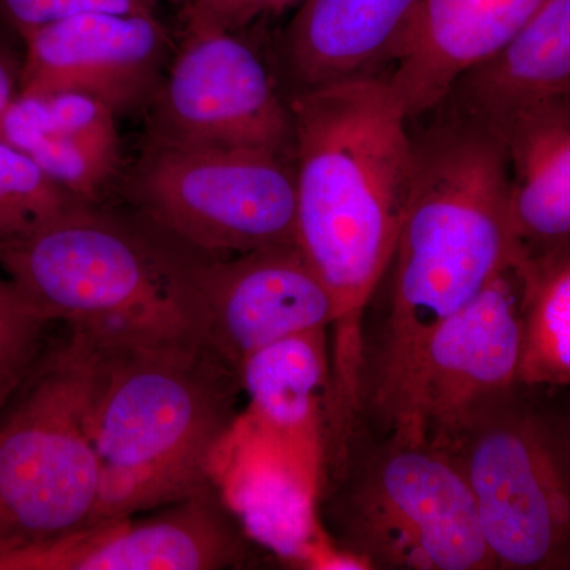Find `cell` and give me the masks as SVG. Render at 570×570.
Listing matches in <instances>:
<instances>
[{
    "instance_id": "cell-1",
    "label": "cell",
    "mask_w": 570,
    "mask_h": 570,
    "mask_svg": "<svg viewBox=\"0 0 570 570\" xmlns=\"http://www.w3.org/2000/svg\"><path fill=\"white\" fill-rule=\"evenodd\" d=\"M296 245L333 299L325 414L354 428L366 307L387 275L414 181V138L387 77L292 92Z\"/></svg>"
},
{
    "instance_id": "cell-2",
    "label": "cell",
    "mask_w": 570,
    "mask_h": 570,
    "mask_svg": "<svg viewBox=\"0 0 570 570\" xmlns=\"http://www.w3.org/2000/svg\"><path fill=\"white\" fill-rule=\"evenodd\" d=\"M428 115L433 121L412 134L414 181L366 387L384 417L401 406L431 333L517 261L501 137L448 100Z\"/></svg>"
},
{
    "instance_id": "cell-3",
    "label": "cell",
    "mask_w": 570,
    "mask_h": 570,
    "mask_svg": "<svg viewBox=\"0 0 570 570\" xmlns=\"http://www.w3.org/2000/svg\"><path fill=\"white\" fill-rule=\"evenodd\" d=\"M73 333L88 354V428L100 466L94 523L212 490L214 452L242 389L235 367L195 341Z\"/></svg>"
},
{
    "instance_id": "cell-4",
    "label": "cell",
    "mask_w": 570,
    "mask_h": 570,
    "mask_svg": "<svg viewBox=\"0 0 570 570\" xmlns=\"http://www.w3.org/2000/svg\"><path fill=\"white\" fill-rule=\"evenodd\" d=\"M193 250L80 204L0 243V268L51 324L97 337L206 343Z\"/></svg>"
},
{
    "instance_id": "cell-5",
    "label": "cell",
    "mask_w": 570,
    "mask_h": 570,
    "mask_svg": "<svg viewBox=\"0 0 570 570\" xmlns=\"http://www.w3.org/2000/svg\"><path fill=\"white\" fill-rule=\"evenodd\" d=\"M340 472L330 517L365 569H494L468 480L445 450L390 434Z\"/></svg>"
},
{
    "instance_id": "cell-6",
    "label": "cell",
    "mask_w": 570,
    "mask_h": 570,
    "mask_svg": "<svg viewBox=\"0 0 570 570\" xmlns=\"http://www.w3.org/2000/svg\"><path fill=\"white\" fill-rule=\"evenodd\" d=\"M89 365L77 333L51 351L0 415V543L94 523L100 466L88 428Z\"/></svg>"
},
{
    "instance_id": "cell-7",
    "label": "cell",
    "mask_w": 570,
    "mask_h": 570,
    "mask_svg": "<svg viewBox=\"0 0 570 570\" xmlns=\"http://www.w3.org/2000/svg\"><path fill=\"white\" fill-rule=\"evenodd\" d=\"M445 452L468 480L494 569L570 570V455L553 412L519 385Z\"/></svg>"
},
{
    "instance_id": "cell-8",
    "label": "cell",
    "mask_w": 570,
    "mask_h": 570,
    "mask_svg": "<svg viewBox=\"0 0 570 570\" xmlns=\"http://www.w3.org/2000/svg\"><path fill=\"white\" fill-rule=\"evenodd\" d=\"M142 223L219 258L296 245L294 157L149 138L130 184Z\"/></svg>"
},
{
    "instance_id": "cell-9",
    "label": "cell",
    "mask_w": 570,
    "mask_h": 570,
    "mask_svg": "<svg viewBox=\"0 0 570 570\" xmlns=\"http://www.w3.org/2000/svg\"><path fill=\"white\" fill-rule=\"evenodd\" d=\"M521 348L515 262L428 337L389 433L448 449L483 409L519 387Z\"/></svg>"
},
{
    "instance_id": "cell-10",
    "label": "cell",
    "mask_w": 570,
    "mask_h": 570,
    "mask_svg": "<svg viewBox=\"0 0 570 570\" xmlns=\"http://www.w3.org/2000/svg\"><path fill=\"white\" fill-rule=\"evenodd\" d=\"M151 104L149 138L294 156L291 104L236 32H186Z\"/></svg>"
},
{
    "instance_id": "cell-11",
    "label": "cell",
    "mask_w": 570,
    "mask_h": 570,
    "mask_svg": "<svg viewBox=\"0 0 570 570\" xmlns=\"http://www.w3.org/2000/svg\"><path fill=\"white\" fill-rule=\"evenodd\" d=\"M243 558L239 532L213 490L61 538L0 543V570H217Z\"/></svg>"
},
{
    "instance_id": "cell-12",
    "label": "cell",
    "mask_w": 570,
    "mask_h": 570,
    "mask_svg": "<svg viewBox=\"0 0 570 570\" xmlns=\"http://www.w3.org/2000/svg\"><path fill=\"white\" fill-rule=\"evenodd\" d=\"M193 272L206 343L236 373L257 348L332 325V295L298 245L219 258L195 254Z\"/></svg>"
},
{
    "instance_id": "cell-13",
    "label": "cell",
    "mask_w": 570,
    "mask_h": 570,
    "mask_svg": "<svg viewBox=\"0 0 570 570\" xmlns=\"http://www.w3.org/2000/svg\"><path fill=\"white\" fill-rule=\"evenodd\" d=\"M20 94H88L118 112L151 102L170 39L156 13H82L21 37Z\"/></svg>"
},
{
    "instance_id": "cell-14",
    "label": "cell",
    "mask_w": 570,
    "mask_h": 570,
    "mask_svg": "<svg viewBox=\"0 0 570 570\" xmlns=\"http://www.w3.org/2000/svg\"><path fill=\"white\" fill-rule=\"evenodd\" d=\"M546 0H420L387 80L409 121L448 99L466 71L487 61Z\"/></svg>"
},
{
    "instance_id": "cell-15",
    "label": "cell",
    "mask_w": 570,
    "mask_h": 570,
    "mask_svg": "<svg viewBox=\"0 0 570 570\" xmlns=\"http://www.w3.org/2000/svg\"><path fill=\"white\" fill-rule=\"evenodd\" d=\"M420 0H303L283 39L294 92L387 77Z\"/></svg>"
},
{
    "instance_id": "cell-16",
    "label": "cell",
    "mask_w": 570,
    "mask_h": 570,
    "mask_svg": "<svg viewBox=\"0 0 570 570\" xmlns=\"http://www.w3.org/2000/svg\"><path fill=\"white\" fill-rule=\"evenodd\" d=\"M493 129L508 156L517 261L570 243V96L523 108Z\"/></svg>"
},
{
    "instance_id": "cell-17",
    "label": "cell",
    "mask_w": 570,
    "mask_h": 570,
    "mask_svg": "<svg viewBox=\"0 0 570 570\" xmlns=\"http://www.w3.org/2000/svg\"><path fill=\"white\" fill-rule=\"evenodd\" d=\"M570 96V0H546L515 36L453 85L448 102L491 127Z\"/></svg>"
},
{
    "instance_id": "cell-18",
    "label": "cell",
    "mask_w": 570,
    "mask_h": 570,
    "mask_svg": "<svg viewBox=\"0 0 570 570\" xmlns=\"http://www.w3.org/2000/svg\"><path fill=\"white\" fill-rule=\"evenodd\" d=\"M242 389L255 411L277 430L295 431L316 417L328 396V330L281 337L257 348L238 367Z\"/></svg>"
},
{
    "instance_id": "cell-19",
    "label": "cell",
    "mask_w": 570,
    "mask_h": 570,
    "mask_svg": "<svg viewBox=\"0 0 570 570\" xmlns=\"http://www.w3.org/2000/svg\"><path fill=\"white\" fill-rule=\"evenodd\" d=\"M517 265L523 318L519 385L570 390V243Z\"/></svg>"
},
{
    "instance_id": "cell-20",
    "label": "cell",
    "mask_w": 570,
    "mask_h": 570,
    "mask_svg": "<svg viewBox=\"0 0 570 570\" xmlns=\"http://www.w3.org/2000/svg\"><path fill=\"white\" fill-rule=\"evenodd\" d=\"M0 137L18 148L48 137L115 138L116 112L88 94H20L0 115Z\"/></svg>"
},
{
    "instance_id": "cell-21",
    "label": "cell",
    "mask_w": 570,
    "mask_h": 570,
    "mask_svg": "<svg viewBox=\"0 0 570 570\" xmlns=\"http://www.w3.org/2000/svg\"><path fill=\"white\" fill-rule=\"evenodd\" d=\"M50 325L13 281L0 276V379L26 381L47 348Z\"/></svg>"
},
{
    "instance_id": "cell-22",
    "label": "cell",
    "mask_w": 570,
    "mask_h": 570,
    "mask_svg": "<svg viewBox=\"0 0 570 570\" xmlns=\"http://www.w3.org/2000/svg\"><path fill=\"white\" fill-rule=\"evenodd\" d=\"M0 195L18 206L37 225L48 223L80 204H88L62 189L40 165L0 137Z\"/></svg>"
},
{
    "instance_id": "cell-23",
    "label": "cell",
    "mask_w": 570,
    "mask_h": 570,
    "mask_svg": "<svg viewBox=\"0 0 570 570\" xmlns=\"http://www.w3.org/2000/svg\"><path fill=\"white\" fill-rule=\"evenodd\" d=\"M157 0H0V21L18 37L82 13H156Z\"/></svg>"
},
{
    "instance_id": "cell-24",
    "label": "cell",
    "mask_w": 570,
    "mask_h": 570,
    "mask_svg": "<svg viewBox=\"0 0 570 570\" xmlns=\"http://www.w3.org/2000/svg\"><path fill=\"white\" fill-rule=\"evenodd\" d=\"M255 0H186V32H238L254 21Z\"/></svg>"
},
{
    "instance_id": "cell-25",
    "label": "cell",
    "mask_w": 570,
    "mask_h": 570,
    "mask_svg": "<svg viewBox=\"0 0 570 570\" xmlns=\"http://www.w3.org/2000/svg\"><path fill=\"white\" fill-rule=\"evenodd\" d=\"M36 227L39 225L32 217L0 195V243L28 235Z\"/></svg>"
},
{
    "instance_id": "cell-26",
    "label": "cell",
    "mask_w": 570,
    "mask_h": 570,
    "mask_svg": "<svg viewBox=\"0 0 570 570\" xmlns=\"http://www.w3.org/2000/svg\"><path fill=\"white\" fill-rule=\"evenodd\" d=\"M20 69L21 63L0 48V115L20 92Z\"/></svg>"
},
{
    "instance_id": "cell-27",
    "label": "cell",
    "mask_w": 570,
    "mask_h": 570,
    "mask_svg": "<svg viewBox=\"0 0 570 570\" xmlns=\"http://www.w3.org/2000/svg\"><path fill=\"white\" fill-rule=\"evenodd\" d=\"M303 0H255L254 3V20L258 17H273V14H281L292 7L299 6Z\"/></svg>"
},
{
    "instance_id": "cell-28",
    "label": "cell",
    "mask_w": 570,
    "mask_h": 570,
    "mask_svg": "<svg viewBox=\"0 0 570 570\" xmlns=\"http://www.w3.org/2000/svg\"><path fill=\"white\" fill-rule=\"evenodd\" d=\"M22 382L10 381V379H0V415L9 406L11 400H13L14 393L18 392Z\"/></svg>"
},
{
    "instance_id": "cell-29",
    "label": "cell",
    "mask_w": 570,
    "mask_h": 570,
    "mask_svg": "<svg viewBox=\"0 0 570 570\" xmlns=\"http://www.w3.org/2000/svg\"><path fill=\"white\" fill-rule=\"evenodd\" d=\"M568 392H570V390H568ZM553 415L554 419H557L558 426H560L562 439H564L566 448H568L570 455V403L564 411L553 412Z\"/></svg>"
},
{
    "instance_id": "cell-30",
    "label": "cell",
    "mask_w": 570,
    "mask_h": 570,
    "mask_svg": "<svg viewBox=\"0 0 570 570\" xmlns=\"http://www.w3.org/2000/svg\"><path fill=\"white\" fill-rule=\"evenodd\" d=\"M157 2H163V0H157ZM165 2L179 3L183 2V0H165Z\"/></svg>"
}]
</instances>
